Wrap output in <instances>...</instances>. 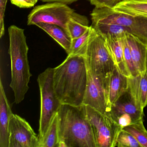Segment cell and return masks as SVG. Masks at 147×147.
I'll list each match as a JSON object with an SVG mask.
<instances>
[{
  "instance_id": "obj_17",
  "label": "cell",
  "mask_w": 147,
  "mask_h": 147,
  "mask_svg": "<svg viewBox=\"0 0 147 147\" xmlns=\"http://www.w3.org/2000/svg\"><path fill=\"white\" fill-rule=\"evenodd\" d=\"M36 26L52 37L63 48L68 55L70 53L72 39L62 27L57 25L43 23H38Z\"/></svg>"
},
{
  "instance_id": "obj_7",
  "label": "cell",
  "mask_w": 147,
  "mask_h": 147,
  "mask_svg": "<svg viewBox=\"0 0 147 147\" xmlns=\"http://www.w3.org/2000/svg\"><path fill=\"white\" fill-rule=\"evenodd\" d=\"M78 14L67 4L58 2L48 3L33 8L28 15L27 25L46 23L59 26L66 30L68 21Z\"/></svg>"
},
{
  "instance_id": "obj_22",
  "label": "cell",
  "mask_w": 147,
  "mask_h": 147,
  "mask_svg": "<svg viewBox=\"0 0 147 147\" xmlns=\"http://www.w3.org/2000/svg\"><path fill=\"white\" fill-rule=\"evenodd\" d=\"M92 30V26L82 36L75 39H72L71 50L69 55H81L84 56L89 37Z\"/></svg>"
},
{
  "instance_id": "obj_21",
  "label": "cell",
  "mask_w": 147,
  "mask_h": 147,
  "mask_svg": "<svg viewBox=\"0 0 147 147\" xmlns=\"http://www.w3.org/2000/svg\"><path fill=\"white\" fill-rule=\"evenodd\" d=\"M123 129L131 134L142 147H147V131L144 125L143 119L126 126Z\"/></svg>"
},
{
  "instance_id": "obj_30",
  "label": "cell",
  "mask_w": 147,
  "mask_h": 147,
  "mask_svg": "<svg viewBox=\"0 0 147 147\" xmlns=\"http://www.w3.org/2000/svg\"><path fill=\"white\" fill-rule=\"evenodd\" d=\"M41 1H42V2H47V3L56 2V0H41Z\"/></svg>"
},
{
  "instance_id": "obj_2",
  "label": "cell",
  "mask_w": 147,
  "mask_h": 147,
  "mask_svg": "<svg viewBox=\"0 0 147 147\" xmlns=\"http://www.w3.org/2000/svg\"><path fill=\"white\" fill-rule=\"evenodd\" d=\"M57 114L58 147H96L85 105L62 104Z\"/></svg>"
},
{
  "instance_id": "obj_27",
  "label": "cell",
  "mask_w": 147,
  "mask_h": 147,
  "mask_svg": "<svg viewBox=\"0 0 147 147\" xmlns=\"http://www.w3.org/2000/svg\"><path fill=\"white\" fill-rule=\"evenodd\" d=\"M38 0H10L13 5L21 8H29L33 7Z\"/></svg>"
},
{
  "instance_id": "obj_3",
  "label": "cell",
  "mask_w": 147,
  "mask_h": 147,
  "mask_svg": "<svg viewBox=\"0 0 147 147\" xmlns=\"http://www.w3.org/2000/svg\"><path fill=\"white\" fill-rule=\"evenodd\" d=\"M9 47L11 71L10 87L14 95V102L18 104L25 98L29 90L32 74L28 61L29 47L26 42L24 30L15 25L8 28Z\"/></svg>"
},
{
  "instance_id": "obj_24",
  "label": "cell",
  "mask_w": 147,
  "mask_h": 147,
  "mask_svg": "<svg viewBox=\"0 0 147 147\" xmlns=\"http://www.w3.org/2000/svg\"><path fill=\"white\" fill-rule=\"evenodd\" d=\"M125 35L122 38L123 47L124 58L125 64L128 70L129 71L131 77H136L139 75L140 74L136 67L131 57L129 49L125 38Z\"/></svg>"
},
{
  "instance_id": "obj_15",
  "label": "cell",
  "mask_w": 147,
  "mask_h": 147,
  "mask_svg": "<svg viewBox=\"0 0 147 147\" xmlns=\"http://www.w3.org/2000/svg\"><path fill=\"white\" fill-rule=\"evenodd\" d=\"M125 38L134 63L140 74L146 70L147 46L139 38L129 33H126Z\"/></svg>"
},
{
  "instance_id": "obj_12",
  "label": "cell",
  "mask_w": 147,
  "mask_h": 147,
  "mask_svg": "<svg viewBox=\"0 0 147 147\" xmlns=\"http://www.w3.org/2000/svg\"><path fill=\"white\" fill-rule=\"evenodd\" d=\"M5 93L2 80L0 81V147H9V125L13 114Z\"/></svg>"
},
{
  "instance_id": "obj_29",
  "label": "cell",
  "mask_w": 147,
  "mask_h": 147,
  "mask_svg": "<svg viewBox=\"0 0 147 147\" xmlns=\"http://www.w3.org/2000/svg\"><path fill=\"white\" fill-rule=\"evenodd\" d=\"M78 1L79 0H56V2H61L67 5H69H69L74 2H76Z\"/></svg>"
},
{
  "instance_id": "obj_13",
  "label": "cell",
  "mask_w": 147,
  "mask_h": 147,
  "mask_svg": "<svg viewBox=\"0 0 147 147\" xmlns=\"http://www.w3.org/2000/svg\"><path fill=\"white\" fill-rule=\"evenodd\" d=\"M128 88V77L121 74L116 66L107 78V98L111 107Z\"/></svg>"
},
{
  "instance_id": "obj_10",
  "label": "cell",
  "mask_w": 147,
  "mask_h": 147,
  "mask_svg": "<svg viewBox=\"0 0 147 147\" xmlns=\"http://www.w3.org/2000/svg\"><path fill=\"white\" fill-rule=\"evenodd\" d=\"M9 147H39L38 136L28 122L13 113L9 125Z\"/></svg>"
},
{
  "instance_id": "obj_31",
  "label": "cell",
  "mask_w": 147,
  "mask_h": 147,
  "mask_svg": "<svg viewBox=\"0 0 147 147\" xmlns=\"http://www.w3.org/2000/svg\"><path fill=\"white\" fill-rule=\"evenodd\" d=\"M145 68H146V70H145V71H146L147 73V57H146V66H145Z\"/></svg>"
},
{
  "instance_id": "obj_20",
  "label": "cell",
  "mask_w": 147,
  "mask_h": 147,
  "mask_svg": "<svg viewBox=\"0 0 147 147\" xmlns=\"http://www.w3.org/2000/svg\"><path fill=\"white\" fill-rule=\"evenodd\" d=\"M39 147H58V121L57 113L45 134L39 141Z\"/></svg>"
},
{
  "instance_id": "obj_28",
  "label": "cell",
  "mask_w": 147,
  "mask_h": 147,
  "mask_svg": "<svg viewBox=\"0 0 147 147\" xmlns=\"http://www.w3.org/2000/svg\"><path fill=\"white\" fill-rule=\"evenodd\" d=\"M120 128L123 129L124 127L133 123L132 118L129 114H123L119 116L115 120Z\"/></svg>"
},
{
  "instance_id": "obj_5",
  "label": "cell",
  "mask_w": 147,
  "mask_h": 147,
  "mask_svg": "<svg viewBox=\"0 0 147 147\" xmlns=\"http://www.w3.org/2000/svg\"><path fill=\"white\" fill-rule=\"evenodd\" d=\"M92 25H116L128 28L131 34L147 46V19L115 11L109 8H95L91 13Z\"/></svg>"
},
{
  "instance_id": "obj_9",
  "label": "cell",
  "mask_w": 147,
  "mask_h": 147,
  "mask_svg": "<svg viewBox=\"0 0 147 147\" xmlns=\"http://www.w3.org/2000/svg\"><path fill=\"white\" fill-rule=\"evenodd\" d=\"M108 75L106 77L95 75L88 69L87 85L83 105L111 117V107L107 98Z\"/></svg>"
},
{
  "instance_id": "obj_4",
  "label": "cell",
  "mask_w": 147,
  "mask_h": 147,
  "mask_svg": "<svg viewBox=\"0 0 147 147\" xmlns=\"http://www.w3.org/2000/svg\"><path fill=\"white\" fill-rule=\"evenodd\" d=\"M53 75L54 68L49 67L38 77L41 99L38 136L39 141L44 136L62 105L54 89Z\"/></svg>"
},
{
  "instance_id": "obj_14",
  "label": "cell",
  "mask_w": 147,
  "mask_h": 147,
  "mask_svg": "<svg viewBox=\"0 0 147 147\" xmlns=\"http://www.w3.org/2000/svg\"><path fill=\"white\" fill-rule=\"evenodd\" d=\"M105 38L106 44L116 67L121 74L126 77H131L127 68L124 58L123 47L122 38L110 35L102 36Z\"/></svg>"
},
{
  "instance_id": "obj_25",
  "label": "cell",
  "mask_w": 147,
  "mask_h": 147,
  "mask_svg": "<svg viewBox=\"0 0 147 147\" xmlns=\"http://www.w3.org/2000/svg\"><path fill=\"white\" fill-rule=\"evenodd\" d=\"M91 5L96 8H109L113 9L122 0H88Z\"/></svg>"
},
{
  "instance_id": "obj_16",
  "label": "cell",
  "mask_w": 147,
  "mask_h": 147,
  "mask_svg": "<svg viewBox=\"0 0 147 147\" xmlns=\"http://www.w3.org/2000/svg\"><path fill=\"white\" fill-rule=\"evenodd\" d=\"M128 88L139 109L144 111L147 105V73L128 78Z\"/></svg>"
},
{
  "instance_id": "obj_11",
  "label": "cell",
  "mask_w": 147,
  "mask_h": 147,
  "mask_svg": "<svg viewBox=\"0 0 147 147\" xmlns=\"http://www.w3.org/2000/svg\"><path fill=\"white\" fill-rule=\"evenodd\" d=\"M144 111L138 107L135 98L129 88L123 93L111 107V117L115 119L123 114L131 117L133 123L143 119Z\"/></svg>"
},
{
  "instance_id": "obj_26",
  "label": "cell",
  "mask_w": 147,
  "mask_h": 147,
  "mask_svg": "<svg viewBox=\"0 0 147 147\" xmlns=\"http://www.w3.org/2000/svg\"><path fill=\"white\" fill-rule=\"evenodd\" d=\"M7 0H0V37L2 38L5 32L4 18Z\"/></svg>"
},
{
  "instance_id": "obj_18",
  "label": "cell",
  "mask_w": 147,
  "mask_h": 147,
  "mask_svg": "<svg viewBox=\"0 0 147 147\" xmlns=\"http://www.w3.org/2000/svg\"><path fill=\"white\" fill-rule=\"evenodd\" d=\"M113 9L115 11L147 19V0H122Z\"/></svg>"
},
{
  "instance_id": "obj_1",
  "label": "cell",
  "mask_w": 147,
  "mask_h": 147,
  "mask_svg": "<svg viewBox=\"0 0 147 147\" xmlns=\"http://www.w3.org/2000/svg\"><path fill=\"white\" fill-rule=\"evenodd\" d=\"M87 82V67L83 55H69L54 68V89L62 104L83 105Z\"/></svg>"
},
{
  "instance_id": "obj_6",
  "label": "cell",
  "mask_w": 147,
  "mask_h": 147,
  "mask_svg": "<svg viewBox=\"0 0 147 147\" xmlns=\"http://www.w3.org/2000/svg\"><path fill=\"white\" fill-rule=\"evenodd\" d=\"M84 56L87 69L95 75L106 77L116 66L105 38L93 27Z\"/></svg>"
},
{
  "instance_id": "obj_8",
  "label": "cell",
  "mask_w": 147,
  "mask_h": 147,
  "mask_svg": "<svg viewBox=\"0 0 147 147\" xmlns=\"http://www.w3.org/2000/svg\"><path fill=\"white\" fill-rule=\"evenodd\" d=\"M86 106L96 147H116L118 136L122 129L112 118L103 115L89 106Z\"/></svg>"
},
{
  "instance_id": "obj_23",
  "label": "cell",
  "mask_w": 147,
  "mask_h": 147,
  "mask_svg": "<svg viewBox=\"0 0 147 147\" xmlns=\"http://www.w3.org/2000/svg\"><path fill=\"white\" fill-rule=\"evenodd\" d=\"M116 147H142V146L131 134L122 129L118 136Z\"/></svg>"
},
{
  "instance_id": "obj_19",
  "label": "cell",
  "mask_w": 147,
  "mask_h": 147,
  "mask_svg": "<svg viewBox=\"0 0 147 147\" xmlns=\"http://www.w3.org/2000/svg\"><path fill=\"white\" fill-rule=\"evenodd\" d=\"M89 27L87 17L79 14L68 21L66 25V31L72 40L82 36Z\"/></svg>"
}]
</instances>
